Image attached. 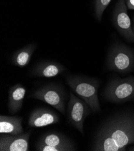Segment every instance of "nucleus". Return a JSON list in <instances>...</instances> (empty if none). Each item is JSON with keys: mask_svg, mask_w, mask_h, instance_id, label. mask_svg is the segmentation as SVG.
<instances>
[{"mask_svg": "<svg viewBox=\"0 0 134 151\" xmlns=\"http://www.w3.org/2000/svg\"><path fill=\"white\" fill-rule=\"evenodd\" d=\"M134 144V113H125L109 118L98 130L91 150L125 151Z\"/></svg>", "mask_w": 134, "mask_h": 151, "instance_id": "obj_1", "label": "nucleus"}, {"mask_svg": "<svg viewBox=\"0 0 134 151\" xmlns=\"http://www.w3.org/2000/svg\"><path fill=\"white\" fill-rule=\"evenodd\" d=\"M66 83L72 91L88 105L91 110L95 113L101 111L97 96L100 86L98 80L80 75H69Z\"/></svg>", "mask_w": 134, "mask_h": 151, "instance_id": "obj_2", "label": "nucleus"}, {"mask_svg": "<svg viewBox=\"0 0 134 151\" xmlns=\"http://www.w3.org/2000/svg\"><path fill=\"white\" fill-rule=\"evenodd\" d=\"M107 66L110 71L128 73L134 69V52L122 43H115L110 47L107 58Z\"/></svg>", "mask_w": 134, "mask_h": 151, "instance_id": "obj_3", "label": "nucleus"}, {"mask_svg": "<svg viewBox=\"0 0 134 151\" xmlns=\"http://www.w3.org/2000/svg\"><path fill=\"white\" fill-rule=\"evenodd\" d=\"M105 98L114 103H123L134 99V77L115 78L108 84Z\"/></svg>", "mask_w": 134, "mask_h": 151, "instance_id": "obj_4", "label": "nucleus"}, {"mask_svg": "<svg viewBox=\"0 0 134 151\" xmlns=\"http://www.w3.org/2000/svg\"><path fill=\"white\" fill-rule=\"evenodd\" d=\"M31 97L47 103L64 115L66 114L67 97L60 86L53 83L43 86L35 91Z\"/></svg>", "mask_w": 134, "mask_h": 151, "instance_id": "obj_5", "label": "nucleus"}, {"mask_svg": "<svg viewBox=\"0 0 134 151\" xmlns=\"http://www.w3.org/2000/svg\"><path fill=\"white\" fill-rule=\"evenodd\" d=\"M35 147L37 151H73L77 149L69 138L56 131L42 134Z\"/></svg>", "mask_w": 134, "mask_h": 151, "instance_id": "obj_6", "label": "nucleus"}, {"mask_svg": "<svg viewBox=\"0 0 134 151\" xmlns=\"http://www.w3.org/2000/svg\"><path fill=\"white\" fill-rule=\"evenodd\" d=\"M90 108L82 99L72 92L70 93V99L67 111V122L84 134V123L87 117L90 114Z\"/></svg>", "mask_w": 134, "mask_h": 151, "instance_id": "obj_7", "label": "nucleus"}, {"mask_svg": "<svg viewBox=\"0 0 134 151\" xmlns=\"http://www.w3.org/2000/svg\"><path fill=\"white\" fill-rule=\"evenodd\" d=\"M113 23L117 31L123 37L129 42L134 43V33L125 0L117 1L113 13Z\"/></svg>", "mask_w": 134, "mask_h": 151, "instance_id": "obj_8", "label": "nucleus"}, {"mask_svg": "<svg viewBox=\"0 0 134 151\" xmlns=\"http://www.w3.org/2000/svg\"><path fill=\"white\" fill-rule=\"evenodd\" d=\"M30 132L11 135L3 134L0 136L1 151H28Z\"/></svg>", "mask_w": 134, "mask_h": 151, "instance_id": "obj_9", "label": "nucleus"}, {"mask_svg": "<svg viewBox=\"0 0 134 151\" xmlns=\"http://www.w3.org/2000/svg\"><path fill=\"white\" fill-rule=\"evenodd\" d=\"M59 121L58 115L47 108H37L29 115L28 125L33 128H41L58 124Z\"/></svg>", "mask_w": 134, "mask_h": 151, "instance_id": "obj_10", "label": "nucleus"}, {"mask_svg": "<svg viewBox=\"0 0 134 151\" xmlns=\"http://www.w3.org/2000/svg\"><path fill=\"white\" fill-rule=\"evenodd\" d=\"M66 70V68L61 63L45 60L36 63L31 70L32 75L39 78H53L63 73Z\"/></svg>", "mask_w": 134, "mask_h": 151, "instance_id": "obj_11", "label": "nucleus"}, {"mask_svg": "<svg viewBox=\"0 0 134 151\" xmlns=\"http://www.w3.org/2000/svg\"><path fill=\"white\" fill-rule=\"evenodd\" d=\"M25 87L21 84L11 86L8 91V109L10 113L14 114L22 108L25 96Z\"/></svg>", "mask_w": 134, "mask_h": 151, "instance_id": "obj_12", "label": "nucleus"}, {"mask_svg": "<svg viewBox=\"0 0 134 151\" xmlns=\"http://www.w3.org/2000/svg\"><path fill=\"white\" fill-rule=\"evenodd\" d=\"M23 118L18 116H0V133L1 134L16 135L24 132Z\"/></svg>", "mask_w": 134, "mask_h": 151, "instance_id": "obj_13", "label": "nucleus"}, {"mask_svg": "<svg viewBox=\"0 0 134 151\" xmlns=\"http://www.w3.org/2000/svg\"><path fill=\"white\" fill-rule=\"evenodd\" d=\"M37 48L35 43H30L14 52L11 58V63L16 66L24 68L27 66Z\"/></svg>", "mask_w": 134, "mask_h": 151, "instance_id": "obj_14", "label": "nucleus"}, {"mask_svg": "<svg viewBox=\"0 0 134 151\" xmlns=\"http://www.w3.org/2000/svg\"><path fill=\"white\" fill-rule=\"evenodd\" d=\"M112 0H95V16L96 18L101 21L103 14L109 6Z\"/></svg>", "mask_w": 134, "mask_h": 151, "instance_id": "obj_15", "label": "nucleus"}, {"mask_svg": "<svg viewBox=\"0 0 134 151\" xmlns=\"http://www.w3.org/2000/svg\"><path fill=\"white\" fill-rule=\"evenodd\" d=\"M125 3L128 9L134 10V0H125Z\"/></svg>", "mask_w": 134, "mask_h": 151, "instance_id": "obj_16", "label": "nucleus"}, {"mask_svg": "<svg viewBox=\"0 0 134 151\" xmlns=\"http://www.w3.org/2000/svg\"><path fill=\"white\" fill-rule=\"evenodd\" d=\"M132 29H133V33H134V18H133V22H132Z\"/></svg>", "mask_w": 134, "mask_h": 151, "instance_id": "obj_17", "label": "nucleus"}, {"mask_svg": "<svg viewBox=\"0 0 134 151\" xmlns=\"http://www.w3.org/2000/svg\"><path fill=\"white\" fill-rule=\"evenodd\" d=\"M129 150H130V151H134V147H132L130 148Z\"/></svg>", "mask_w": 134, "mask_h": 151, "instance_id": "obj_18", "label": "nucleus"}]
</instances>
